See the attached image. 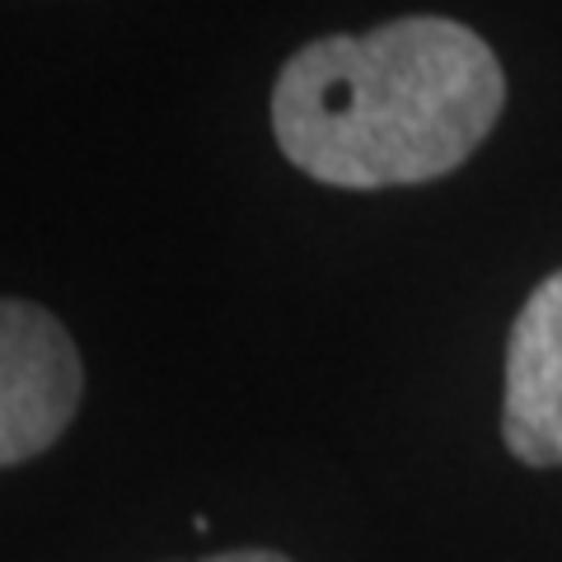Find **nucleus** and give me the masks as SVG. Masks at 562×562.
I'll return each instance as SVG.
<instances>
[{"label":"nucleus","instance_id":"nucleus-1","mask_svg":"<svg viewBox=\"0 0 562 562\" xmlns=\"http://www.w3.org/2000/svg\"><path fill=\"white\" fill-rule=\"evenodd\" d=\"M502 103V66L479 33L417 14L295 52L272 90V132L328 188H403L460 169Z\"/></svg>","mask_w":562,"mask_h":562},{"label":"nucleus","instance_id":"nucleus-2","mask_svg":"<svg viewBox=\"0 0 562 562\" xmlns=\"http://www.w3.org/2000/svg\"><path fill=\"white\" fill-rule=\"evenodd\" d=\"M80 351L43 305L0 301V469L43 454L80 408Z\"/></svg>","mask_w":562,"mask_h":562},{"label":"nucleus","instance_id":"nucleus-3","mask_svg":"<svg viewBox=\"0 0 562 562\" xmlns=\"http://www.w3.org/2000/svg\"><path fill=\"white\" fill-rule=\"evenodd\" d=\"M502 436L525 464H562V272L543 277L516 314L506 342Z\"/></svg>","mask_w":562,"mask_h":562},{"label":"nucleus","instance_id":"nucleus-4","mask_svg":"<svg viewBox=\"0 0 562 562\" xmlns=\"http://www.w3.org/2000/svg\"><path fill=\"white\" fill-rule=\"evenodd\" d=\"M202 562H291L272 549H239V553H216V558H202Z\"/></svg>","mask_w":562,"mask_h":562}]
</instances>
